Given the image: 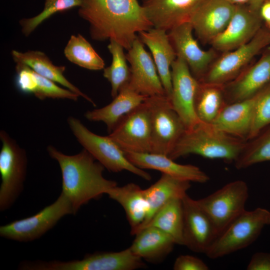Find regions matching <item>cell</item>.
Segmentation results:
<instances>
[{"mask_svg":"<svg viewBox=\"0 0 270 270\" xmlns=\"http://www.w3.org/2000/svg\"><path fill=\"white\" fill-rule=\"evenodd\" d=\"M78 14L92 40H113L127 50L137 34L153 27L138 0H82Z\"/></svg>","mask_w":270,"mask_h":270,"instance_id":"1","label":"cell"},{"mask_svg":"<svg viewBox=\"0 0 270 270\" xmlns=\"http://www.w3.org/2000/svg\"><path fill=\"white\" fill-rule=\"evenodd\" d=\"M47 151L60 166L62 192L70 202L74 214L82 206L117 186L116 182L104 176V167L84 148L74 155L64 154L52 146H48Z\"/></svg>","mask_w":270,"mask_h":270,"instance_id":"2","label":"cell"},{"mask_svg":"<svg viewBox=\"0 0 270 270\" xmlns=\"http://www.w3.org/2000/svg\"><path fill=\"white\" fill-rule=\"evenodd\" d=\"M246 142L218 130L212 124L200 121L192 128L186 129L168 156L175 160L195 154L234 162Z\"/></svg>","mask_w":270,"mask_h":270,"instance_id":"3","label":"cell"},{"mask_svg":"<svg viewBox=\"0 0 270 270\" xmlns=\"http://www.w3.org/2000/svg\"><path fill=\"white\" fill-rule=\"evenodd\" d=\"M68 124L80 144L98 162L110 172L127 170L146 180L152 179L150 174L130 162L124 152L108 136H101L90 130L78 118L70 116Z\"/></svg>","mask_w":270,"mask_h":270,"instance_id":"4","label":"cell"},{"mask_svg":"<svg viewBox=\"0 0 270 270\" xmlns=\"http://www.w3.org/2000/svg\"><path fill=\"white\" fill-rule=\"evenodd\" d=\"M270 215V212L264 208L246 210L216 237L205 254L216 259L248 246L268 224Z\"/></svg>","mask_w":270,"mask_h":270,"instance_id":"5","label":"cell"},{"mask_svg":"<svg viewBox=\"0 0 270 270\" xmlns=\"http://www.w3.org/2000/svg\"><path fill=\"white\" fill-rule=\"evenodd\" d=\"M0 210L10 208L22 193L26 175L25 150L4 130L0 132Z\"/></svg>","mask_w":270,"mask_h":270,"instance_id":"6","label":"cell"},{"mask_svg":"<svg viewBox=\"0 0 270 270\" xmlns=\"http://www.w3.org/2000/svg\"><path fill=\"white\" fill-rule=\"evenodd\" d=\"M248 195L247 184L242 180H236L196 202L210 218L218 236L246 210Z\"/></svg>","mask_w":270,"mask_h":270,"instance_id":"7","label":"cell"},{"mask_svg":"<svg viewBox=\"0 0 270 270\" xmlns=\"http://www.w3.org/2000/svg\"><path fill=\"white\" fill-rule=\"evenodd\" d=\"M150 109L151 152L168 156L186 130L166 96L147 98Z\"/></svg>","mask_w":270,"mask_h":270,"instance_id":"8","label":"cell"},{"mask_svg":"<svg viewBox=\"0 0 270 270\" xmlns=\"http://www.w3.org/2000/svg\"><path fill=\"white\" fill-rule=\"evenodd\" d=\"M73 214L72 204L61 192L52 204L32 216L0 226V236L20 242H30L42 236L66 215Z\"/></svg>","mask_w":270,"mask_h":270,"instance_id":"9","label":"cell"},{"mask_svg":"<svg viewBox=\"0 0 270 270\" xmlns=\"http://www.w3.org/2000/svg\"><path fill=\"white\" fill-rule=\"evenodd\" d=\"M146 266L130 248L116 252H98L82 260L28 262V270H134Z\"/></svg>","mask_w":270,"mask_h":270,"instance_id":"10","label":"cell"},{"mask_svg":"<svg viewBox=\"0 0 270 270\" xmlns=\"http://www.w3.org/2000/svg\"><path fill=\"white\" fill-rule=\"evenodd\" d=\"M270 44V32L260 29L249 42L220 57L198 81L206 84H226L236 78L253 58Z\"/></svg>","mask_w":270,"mask_h":270,"instance_id":"11","label":"cell"},{"mask_svg":"<svg viewBox=\"0 0 270 270\" xmlns=\"http://www.w3.org/2000/svg\"><path fill=\"white\" fill-rule=\"evenodd\" d=\"M152 122L147 98L124 115L108 136L124 152H151Z\"/></svg>","mask_w":270,"mask_h":270,"instance_id":"12","label":"cell"},{"mask_svg":"<svg viewBox=\"0 0 270 270\" xmlns=\"http://www.w3.org/2000/svg\"><path fill=\"white\" fill-rule=\"evenodd\" d=\"M130 64L129 86L146 96H166L156 67L139 37L135 40L126 54Z\"/></svg>","mask_w":270,"mask_h":270,"instance_id":"13","label":"cell"},{"mask_svg":"<svg viewBox=\"0 0 270 270\" xmlns=\"http://www.w3.org/2000/svg\"><path fill=\"white\" fill-rule=\"evenodd\" d=\"M172 92L170 98L173 108L182 120L186 129L200 120L194 110V100L198 84L184 60L177 56L171 66Z\"/></svg>","mask_w":270,"mask_h":270,"instance_id":"14","label":"cell"},{"mask_svg":"<svg viewBox=\"0 0 270 270\" xmlns=\"http://www.w3.org/2000/svg\"><path fill=\"white\" fill-rule=\"evenodd\" d=\"M182 202L184 246L195 252L206 254L218 236L215 228L196 200L186 194Z\"/></svg>","mask_w":270,"mask_h":270,"instance_id":"15","label":"cell"},{"mask_svg":"<svg viewBox=\"0 0 270 270\" xmlns=\"http://www.w3.org/2000/svg\"><path fill=\"white\" fill-rule=\"evenodd\" d=\"M260 24L259 12L245 4L236 5L228 24L211 43L217 50L230 52L251 40L260 30Z\"/></svg>","mask_w":270,"mask_h":270,"instance_id":"16","label":"cell"},{"mask_svg":"<svg viewBox=\"0 0 270 270\" xmlns=\"http://www.w3.org/2000/svg\"><path fill=\"white\" fill-rule=\"evenodd\" d=\"M236 5L227 0H205L191 16L193 31L203 42H212L228 24Z\"/></svg>","mask_w":270,"mask_h":270,"instance_id":"17","label":"cell"},{"mask_svg":"<svg viewBox=\"0 0 270 270\" xmlns=\"http://www.w3.org/2000/svg\"><path fill=\"white\" fill-rule=\"evenodd\" d=\"M192 32L190 22H186L172 28L168 34L176 56L184 60L192 76L199 80L208 70L214 52L202 49L194 38Z\"/></svg>","mask_w":270,"mask_h":270,"instance_id":"18","label":"cell"},{"mask_svg":"<svg viewBox=\"0 0 270 270\" xmlns=\"http://www.w3.org/2000/svg\"><path fill=\"white\" fill-rule=\"evenodd\" d=\"M205 0H142V6L153 27L168 32L189 20Z\"/></svg>","mask_w":270,"mask_h":270,"instance_id":"19","label":"cell"},{"mask_svg":"<svg viewBox=\"0 0 270 270\" xmlns=\"http://www.w3.org/2000/svg\"><path fill=\"white\" fill-rule=\"evenodd\" d=\"M270 84V52L224 85L227 104L252 97Z\"/></svg>","mask_w":270,"mask_h":270,"instance_id":"20","label":"cell"},{"mask_svg":"<svg viewBox=\"0 0 270 270\" xmlns=\"http://www.w3.org/2000/svg\"><path fill=\"white\" fill-rule=\"evenodd\" d=\"M124 154L130 162L142 170H157L162 174L190 182L204 184L210 180L208 175L198 167L176 163L166 155L150 152Z\"/></svg>","mask_w":270,"mask_h":270,"instance_id":"21","label":"cell"},{"mask_svg":"<svg viewBox=\"0 0 270 270\" xmlns=\"http://www.w3.org/2000/svg\"><path fill=\"white\" fill-rule=\"evenodd\" d=\"M139 38L151 52L166 96L172 92L171 66L177 56L167 32L154 27L138 34Z\"/></svg>","mask_w":270,"mask_h":270,"instance_id":"22","label":"cell"},{"mask_svg":"<svg viewBox=\"0 0 270 270\" xmlns=\"http://www.w3.org/2000/svg\"><path fill=\"white\" fill-rule=\"evenodd\" d=\"M260 92L250 98L226 104L212 124L228 134L247 141Z\"/></svg>","mask_w":270,"mask_h":270,"instance_id":"23","label":"cell"},{"mask_svg":"<svg viewBox=\"0 0 270 270\" xmlns=\"http://www.w3.org/2000/svg\"><path fill=\"white\" fill-rule=\"evenodd\" d=\"M134 236L130 250L142 260L152 264L162 262L176 244L170 235L153 226L146 227Z\"/></svg>","mask_w":270,"mask_h":270,"instance_id":"24","label":"cell"},{"mask_svg":"<svg viewBox=\"0 0 270 270\" xmlns=\"http://www.w3.org/2000/svg\"><path fill=\"white\" fill-rule=\"evenodd\" d=\"M148 97L134 91L128 82L120 88L110 104L88 111L84 116L90 121L103 122L110 133L124 115L138 106Z\"/></svg>","mask_w":270,"mask_h":270,"instance_id":"25","label":"cell"},{"mask_svg":"<svg viewBox=\"0 0 270 270\" xmlns=\"http://www.w3.org/2000/svg\"><path fill=\"white\" fill-rule=\"evenodd\" d=\"M190 182L162 174L160 179L149 188L143 190L148 210L146 219L134 233L145 226L156 212L172 199L182 198L190 187Z\"/></svg>","mask_w":270,"mask_h":270,"instance_id":"26","label":"cell"},{"mask_svg":"<svg viewBox=\"0 0 270 270\" xmlns=\"http://www.w3.org/2000/svg\"><path fill=\"white\" fill-rule=\"evenodd\" d=\"M16 83L19 90L25 93L32 94L40 100L51 98L76 101L80 96L70 90L61 88L55 82L38 74L24 64L16 63Z\"/></svg>","mask_w":270,"mask_h":270,"instance_id":"27","label":"cell"},{"mask_svg":"<svg viewBox=\"0 0 270 270\" xmlns=\"http://www.w3.org/2000/svg\"><path fill=\"white\" fill-rule=\"evenodd\" d=\"M12 56L16 63L19 62L26 65L38 74L60 84L96 106L94 102L88 96L72 84L64 76L66 67L64 66L54 64L43 52L39 50H28L22 52L13 50Z\"/></svg>","mask_w":270,"mask_h":270,"instance_id":"28","label":"cell"},{"mask_svg":"<svg viewBox=\"0 0 270 270\" xmlns=\"http://www.w3.org/2000/svg\"><path fill=\"white\" fill-rule=\"evenodd\" d=\"M107 194L124 208L130 226V234L134 235L145 220L148 210L143 190L131 182L122 186H116L110 190Z\"/></svg>","mask_w":270,"mask_h":270,"instance_id":"29","label":"cell"},{"mask_svg":"<svg viewBox=\"0 0 270 270\" xmlns=\"http://www.w3.org/2000/svg\"><path fill=\"white\" fill-rule=\"evenodd\" d=\"M226 104L224 86L198 82L194 110L200 122L212 124Z\"/></svg>","mask_w":270,"mask_h":270,"instance_id":"30","label":"cell"},{"mask_svg":"<svg viewBox=\"0 0 270 270\" xmlns=\"http://www.w3.org/2000/svg\"><path fill=\"white\" fill-rule=\"evenodd\" d=\"M183 224L182 198H176L164 205L142 228L147 226L158 228L170 235L176 244L184 246Z\"/></svg>","mask_w":270,"mask_h":270,"instance_id":"31","label":"cell"},{"mask_svg":"<svg viewBox=\"0 0 270 270\" xmlns=\"http://www.w3.org/2000/svg\"><path fill=\"white\" fill-rule=\"evenodd\" d=\"M64 54L69 61L84 68L92 70L104 68L103 59L80 34L70 36L64 49Z\"/></svg>","mask_w":270,"mask_h":270,"instance_id":"32","label":"cell"},{"mask_svg":"<svg viewBox=\"0 0 270 270\" xmlns=\"http://www.w3.org/2000/svg\"><path fill=\"white\" fill-rule=\"evenodd\" d=\"M268 161H270V125L246 142L234 164L237 169L241 170Z\"/></svg>","mask_w":270,"mask_h":270,"instance_id":"33","label":"cell"},{"mask_svg":"<svg viewBox=\"0 0 270 270\" xmlns=\"http://www.w3.org/2000/svg\"><path fill=\"white\" fill-rule=\"evenodd\" d=\"M110 42L108 48L112 56V62L104 69L103 76L110 84L111 96L114 98L120 88L128 82L130 69L127 64L124 48L113 40Z\"/></svg>","mask_w":270,"mask_h":270,"instance_id":"34","label":"cell"},{"mask_svg":"<svg viewBox=\"0 0 270 270\" xmlns=\"http://www.w3.org/2000/svg\"><path fill=\"white\" fill-rule=\"evenodd\" d=\"M82 0H46L44 8L36 16L20 20L22 32L25 36H28L42 22L52 15L75 7H80Z\"/></svg>","mask_w":270,"mask_h":270,"instance_id":"35","label":"cell"},{"mask_svg":"<svg viewBox=\"0 0 270 270\" xmlns=\"http://www.w3.org/2000/svg\"><path fill=\"white\" fill-rule=\"evenodd\" d=\"M270 125V84L259 94L254 110L248 139L250 140Z\"/></svg>","mask_w":270,"mask_h":270,"instance_id":"36","label":"cell"},{"mask_svg":"<svg viewBox=\"0 0 270 270\" xmlns=\"http://www.w3.org/2000/svg\"><path fill=\"white\" fill-rule=\"evenodd\" d=\"M174 270H208L209 268L202 260L190 255H180L176 258Z\"/></svg>","mask_w":270,"mask_h":270,"instance_id":"37","label":"cell"},{"mask_svg":"<svg viewBox=\"0 0 270 270\" xmlns=\"http://www.w3.org/2000/svg\"><path fill=\"white\" fill-rule=\"evenodd\" d=\"M248 270H270V253L257 252L251 258Z\"/></svg>","mask_w":270,"mask_h":270,"instance_id":"38","label":"cell"},{"mask_svg":"<svg viewBox=\"0 0 270 270\" xmlns=\"http://www.w3.org/2000/svg\"><path fill=\"white\" fill-rule=\"evenodd\" d=\"M259 13L261 18L270 24V0H266L262 4Z\"/></svg>","mask_w":270,"mask_h":270,"instance_id":"39","label":"cell"},{"mask_svg":"<svg viewBox=\"0 0 270 270\" xmlns=\"http://www.w3.org/2000/svg\"><path fill=\"white\" fill-rule=\"evenodd\" d=\"M267 0H250L248 6L252 10L259 12L262 4Z\"/></svg>","mask_w":270,"mask_h":270,"instance_id":"40","label":"cell"},{"mask_svg":"<svg viewBox=\"0 0 270 270\" xmlns=\"http://www.w3.org/2000/svg\"><path fill=\"white\" fill-rule=\"evenodd\" d=\"M234 5H242L248 4L250 0H227Z\"/></svg>","mask_w":270,"mask_h":270,"instance_id":"41","label":"cell"},{"mask_svg":"<svg viewBox=\"0 0 270 270\" xmlns=\"http://www.w3.org/2000/svg\"><path fill=\"white\" fill-rule=\"evenodd\" d=\"M268 224H270V215L268 220Z\"/></svg>","mask_w":270,"mask_h":270,"instance_id":"42","label":"cell"}]
</instances>
